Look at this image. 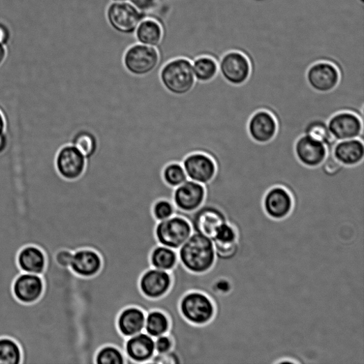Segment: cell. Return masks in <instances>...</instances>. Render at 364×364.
Listing matches in <instances>:
<instances>
[{
  "label": "cell",
  "mask_w": 364,
  "mask_h": 364,
  "mask_svg": "<svg viewBox=\"0 0 364 364\" xmlns=\"http://www.w3.org/2000/svg\"><path fill=\"white\" fill-rule=\"evenodd\" d=\"M177 254L180 263L196 274L208 271L216 260L213 240L195 232L177 250Z\"/></svg>",
  "instance_id": "obj_1"
},
{
  "label": "cell",
  "mask_w": 364,
  "mask_h": 364,
  "mask_svg": "<svg viewBox=\"0 0 364 364\" xmlns=\"http://www.w3.org/2000/svg\"><path fill=\"white\" fill-rule=\"evenodd\" d=\"M160 78L166 90L178 97L188 94L197 82L192 62L185 56L169 60L160 69Z\"/></svg>",
  "instance_id": "obj_2"
},
{
  "label": "cell",
  "mask_w": 364,
  "mask_h": 364,
  "mask_svg": "<svg viewBox=\"0 0 364 364\" xmlns=\"http://www.w3.org/2000/svg\"><path fill=\"white\" fill-rule=\"evenodd\" d=\"M161 56L156 47L138 44L130 47L123 56V64L126 71L135 76L150 74L160 77L158 69Z\"/></svg>",
  "instance_id": "obj_3"
},
{
  "label": "cell",
  "mask_w": 364,
  "mask_h": 364,
  "mask_svg": "<svg viewBox=\"0 0 364 364\" xmlns=\"http://www.w3.org/2000/svg\"><path fill=\"white\" fill-rule=\"evenodd\" d=\"M175 215L185 218L191 224L192 231L214 240L219 229L227 222L224 212L213 205L203 204L191 213L176 210Z\"/></svg>",
  "instance_id": "obj_4"
},
{
  "label": "cell",
  "mask_w": 364,
  "mask_h": 364,
  "mask_svg": "<svg viewBox=\"0 0 364 364\" xmlns=\"http://www.w3.org/2000/svg\"><path fill=\"white\" fill-rule=\"evenodd\" d=\"M179 311L182 316L195 325H204L213 319L215 306L213 301L205 294L192 291L181 298Z\"/></svg>",
  "instance_id": "obj_5"
},
{
  "label": "cell",
  "mask_w": 364,
  "mask_h": 364,
  "mask_svg": "<svg viewBox=\"0 0 364 364\" xmlns=\"http://www.w3.org/2000/svg\"><path fill=\"white\" fill-rule=\"evenodd\" d=\"M192 228L184 217L174 215L159 222L156 228V236L160 245L177 251L190 237Z\"/></svg>",
  "instance_id": "obj_6"
},
{
  "label": "cell",
  "mask_w": 364,
  "mask_h": 364,
  "mask_svg": "<svg viewBox=\"0 0 364 364\" xmlns=\"http://www.w3.org/2000/svg\"><path fill=\"white\" fill-rule=\"evenodd\" d=\"M106 17L115 32L127 35L135 33L144 19L143 13L129 2L110 4L107 9Z\"/></svg>",
  "instance_id": "obj_7"
},
{
  "label": "cell",
  "mask_w": 364,
  "mask_h": 364,
  "mask_svg": "<svg viewBox=\"0 0 364 364\" xmlns=\"http://www.w3.org/2000/svg\"><path fill=\"white\" fill-rule=\"evenodd\" d=\"M329 131L337 141L358 138L364 141V119L349 111L339 112L327 121Z\"/></svg>",
  "instance_id": "obj_8"
},
{
  "label": "cell",
  "mask_w": 364,
  "mask_h": 364,
  "mask_svg": "<svg viewBox=\"0 0 364 364\" xmlns=\"http://www.w3.org/2000/svg\"><path fill=\"white\" fill-rule=\"evenodd\" d=\"M218 65L222 76L233 85L242 84L250 76L251 62L245 53L238 51H229L221 57Z\"/></svg>",
  "instance_id": "obj_9"
},
{
  "label": "cell",
  "mask_w": 364,
  "mask_h": 364,
  "mask_svg": "<svg viewBox=\"0 0 364 364\" xmlns=\"http://www.w3.org/2000/svg\"><path fill=\"white\" fill-rule=\"evenodd\" d=\"M87 160L78 148L72 144L60 147L55 158L58 174L67 181H76L84 173Z\"/></svg>",
  "instance_id": "obj_10"
},
{
  "label": "cell",
  "mask_w": 364,
  "mask_h": 364,
  "mask_svg": "<svg viewBox=\"0 0 364 364\" xmlns=\"http://www.w3.org/2000/svg\"><path fill=\"white\" fill-rule=\"evenodd\" d=\"M306 78L310 86L317 92L327 93L335 89L340 79L338 67L328 60H318L308 69Z\"/></svg>",
  "instance_id": "obj_11"
},
{
  "label": "cell",
  "mask_w": 364,
  "mask_h": 364,
  "mask_svg": "<svg viewBox=\"0 0 364 364\" xmlns=\"http://www.w3.org/2000/svg\"><path fill=\"white\" fill-rule=\"evenodd\" d=\"M205 197L204 185L188 179L174 189L172 201L177 210L191 213L203 205Z\"/></svg>",
  "instance_id": "obj_12"
},
{
  "label": "cell",
  "mask_w": 364,
  "mask_h": 364,
  "mask_svg": "<svg viewBox=\"0 0 364 364\" xmlns=\"http://www.w3.org/2000/svg\"><path fill=\"white\" fill-rule=\"evenodd\" d=\"M182 165L186 171L188 179L206 185L214 179L217 172V165L209 156L196 151L185 157Z\"/></svg>",
  "instance_id": "obj_13"
},
{
  "label": "cell",
  "mask_w": 364,
  "mask_h": 364,
  "mask_svg": "<svg viewBox=\"0 0 364 364\" xmlns=\"http://www.w3.org/2000/svg\"><path fill=\"white\" fill-rule=\"evenodd\" d=\"M295 154L301 165L317 167L325 160L327 148L323 143L304 134L295 142Z\"/></svg>",
  "instance_id": "obj_14"
},
{
  "label": "cell",
  "mask_w": 364,
  "mask_h": 364,
  "mask_svg": "<svg viewBox=\"0 0 364 364\" xmlns=\"http://www.w3.org/2000/svg\"><path fill=\"white\" fill-rule=\"evenodd\" d=\"M171 286L172 277L169 272L154 267L146 270L139 281V288L142 295L154 299L165 296Z\"/></svg>",
  "instance_id": "obj_15"
},
{
  "label": "cell",
  "mask_w": 364,
  "mask_h": 364,
  "mask_svg": "<svg viewBox=\"0 0 364 364\" xmlns=\"http://www.w3.org/2000/svg\"><path fill=\"white\" fill-rule=\"evenodd\" d=\"M126 364L149 363L156 354L155 339L143 331L127 338L125 344Z\"/></svg>",
  "instance_id": "obj_16"
},
{
  "label": "cell",
  "mask_w": 364,
  "mask_h": 364,
  "mask_svg": "<svg viewBox=\"0 0 364 364\" xmlns=\"http://www.w3.org/2000/svg\"><path fill=\"white\" fill-rule=\"evenodd\" d=\"M263 205L269 217L281 220L290 215L293 206V201L287 190L277 186L267 192L263 198Z\"/></svg>",
  "instance_id": "obj_17"
},
{
  "label": "cell",
  "mask_w": 364,
  "mask_h": 364,
  "mask_svg": "<svg viewBox=\"0 0 364 364\" xmlns=\"http://www.w3.org/2000/svg\"><path fill=\"white\" fill-rule=\"evenodd\" d=\"M44 289L41 276L32 273L22 272L15 281L13 293L16 299L24 303L32 304L39 300Z\"/></svg>",
  "instance_id": "obj_18"
},
{
  "label": "cell",
  "mask_w": 364,
  "mask_h": 364,
  "mask_svg": "<svg viewBox=\"0 0 364 364\" xmlns=\"http://www.w3.org/2000/svg\"><path fill=\"white\" fill-rule=\"evenodd\" d=\"M248 130L254 141L258 143H267L274 138L277 133V121L270 113L259 110L251 117Z\"/></svg>",
  "instance_id": "obj_19"
},
{
  "label": "cell",
  "mask_w": 364,
  "mask_h": 364,
  "mask_svg": "<svg viewBox=\"0 0 364 364\" xmlns=\"http://www.w3.org/2000/svg\"><path fill=\"white\" fill-rule=\"evenodd\" d=\"M101 267V258L94 250L83 249L73 253L70 269L79 277H94L98 274Z\"/></svg>",
  "instance_id": "obj_20"
},
{
  "label": "cell",
  "mask_w": 364,
  "mask_h": 364,
  "mask_svg": "<svg viewBox=\"0 0 364 364\" xmlns=\"http://www.w3.org/2000/svg\"><path fill=\"white\" fill-rule=\"evenodd\" d=\"M332 154L342 165H356L364 160V141L358 138L338 141L332 149Z\"/></svg>",
  "instance_id": "obj_21"
},
{
  "label": "cell",
  "mask_w": 364,
  "mask_h": 364,
  "mask_svg": "<svg viewBox=\"0 0 364 364\" xmlns=\"http://www.w3.org/2000/svg\"><path fill=\"white\" fill-rule=\"evenodd\" d=\"M146 314L139 308L131 306L121 311L117 319V327L126 339L144 331Z\"/></svg>",
  "instance_id": "obj_22"
},
{
  "label": "cell",
  "mask_w": 364,
  "mask_h": 364,
  "mask_svg": "<svg viewBox=\"0 0 364 364\" xmlns=\"http://www.w3.org/2000/svg\"><path fill=\"white\" fill-rule=\"evenodd\" d=\"M17 263L23 272L41 276L46 268L47 258L40 248L28 246L19 251Z\"/></svg>",
  "instance_id": "obj_23"
},
{
  "label": "cell",
  "mask_w": 364,
  "mask_h": 364,
  "mask_svg": "<svg viewBox=\"0 0 364 364\" xmlns=\"http://www.w3.org/2000/svg\"><path fill=\"white\" fill-rule=\"evenodd\" d=\"M135 33L140 44L156 48L161 44L164 37L162 25L154 19H143Z\"/></svg>",
  "instance_id": "obj_24"
},
{
  "label": "cell",
  "mask_w": 364,
  "mask_h": 364,
  "mask_svg": "<svg viewBox=\"0 0 364 364\" xmlns=\"http://www.w3.org/2000/svg\"><path fill=\"white\" fill-rule=\"evenodd\" d=\"M69 144L78 148L86 160L92 158L99 149L97 135L93 131L84 129L76 131L72 135Z\"/></svg>",
  "instance_id": "obj_25"
},
{
  "label": "cell",
  "mask_w": 364,
  "mask_h": 364,
  "mask_svg": "<svg viewBox=\"0 0 364 364\" xmlns=\"http://www.w3.org/2000/svg\"><path fill=\"white\" fill-rule=\"evenodd\" d=\"M193 72L198 82L206 83L213 80L219 73L217 60L209 55H200L192 60Z\"/></svg>",
  "instance_id": "obj_26"
},
{
  "label": "cell",
  "mask_w": 364,
  "mask_h": 364,
  "mask_svg": "<svg viewBox=\"0 0 364 364\" xmlns=\"http://www.w3.org/2000/svg\"><path fill=\"white\" fill-rule=\"evenodd\" d=\"M169 327V320L163 312L153 311L146 314L144 331L151 338L155 339L166 335Z\"/></svg>",
  "instance_id": "obj_27"
},
{
  "label": "cell",
  "mask_w": 364,
  "mask_h": 364,
  "mask_svg": "<svg viewBox=\"0 0 364 364\" xmlns=\"http://www.w3.org/2000/svg\"><path fill=\"white\" fill-rule=\"evenodd\" d=\"M179 260L177 251L159 245L150 254L151 267L170 272Z\"/></svg>",
  "instance_id": "obj_28"
},
{
  "label": "cell",
  "mask_w": 364,
  "mask_h": 364,
  "mask_svg": "<svg viewBox=\"0 0 364 364\" xmlns=\"http://www.w3.org/2000/svg\"><path fill=\"white\" fill-rule=\"evenodd\" d=\"M305 135L323 143L327 149H333L338 142L331 135L326 121L322 119L312 120L305 129Z\"/></svg>",
  "instance_id": "obj_29"
},
{
  "label": "cell",
  "mask_w": 364,
  "mask_h": 364,
  "mask_svg": "<svg viewBox=\"0 0 364 364\" xmlns=\"http://www.w3.org/2000/svg\"><path fill=\"white\" fill-rule=\"evenodd\" d=\"M162 176L165 183L172 189L179 187L189 179L183 165L176 162L166 165L163 168Z\"/></svg>",
  "instance_id": "obj_30"
},
{
  "label": "cell",
  "mask_w": 364,
  "mask_h": 364,
  "mask_svg": "<svg viewBox=\"0 0 364 364\" xmlns=\"http://www.w3.org/2000/svg\"><path fill=\"white\" fill-rule=\"evenodd\" d=\"M22 349L17 342L8 338H0V364H21Z\"/></svg>",
  "instance_id": "obj_31"
},
{
  "label": "cell",
  "mask_w": 364,
  "mask_h": 364,
  "mask_svg": "<svg viewBox=\"0 0 364 364\" xmlns=\"http://www.w3.org/2000/svg\"><path fill=\"white\" fill-rule=\"evenodd\" d=\"M95 364H126V357L116 347L106 345L97 353Z\"/></svg>",
  "instance_id": "obj_32"
},
{
  "label": "cell",
  "mask_w": 364,
  "mask_h": 364,
  "mask_svg": "<svg viewBox=\"0 0 364 364\" xmlns=\"http://www.w3.org/2000/svg\"><path fill=\"white\" fill-rule=\"evenodd\" d=\"M176 207L172 201L167 199H161L156 201L151 212L158 222L165 221L175 215Z\"/></svg>",
  "instance_id": "obj_33"
},
{
  "label": "cell",
  "mask_w": 364,
  "mask_h": 364,
  "mask_svg": "<svg viewBox=\"0 0 364 364\" xmlns=\"http://www.w3.org/2000/svg\"><path fill=\"white\" fill-rule=\"evenodd\" d=\"M213 242H221V244L238 242L237 232L231 225L225 223L219 229Z\"/></svg>",
  "instance_id": "obj_34"
},
{
  "label": "cell",
  "mask_w": 364,
  "mask_h": 364,
  "mask_svg": "<svg viewBox=\"0 0 364 364\" xmlns=\"http://www.w3.org/2000/svg\"><path fill=\"white\" fill-rule=\"evenodd\" d=\"M156 354L163 355L172 351L173 341L172 338L166 335L155 338Z\"/></svg>",
  "instance_id": "obj_35"
},
{
  "label": "cell",
  "mask_w": 364,
  "mask_h": 364,
  "mask_svg": "<svg viewBox=\"0 0 364 364\" xmlns=\"http://www.w3.org/2000/svg\"><path fill=\"white\" fill-rule=\"evenodd\" d=\"M73 252L67 250L58 251L55 257V260L59 268L64 270H70V265Z\"/></svg>",
  "instance_id": "obj_36"
},
{
  "label": "cell",
  "mask_w": 364,
  "mask_h": 364,
  "mask_svg": "<svg viewBox=\"0 0 364 364\" xmlns=\"http://www.w3.org/2000/svg\"><path fill=\"white\" fill-rule=\"evenodd\" d=\"M131 3L144 14L156 9L159 0H131Z\"/></svg>",
  "instance_id": "obj_37"
},
{
  "label": "cell",
  "mask_w": 364,
  "mask_h": 364,
  "mask_svg": "<svg viewBox=\"0 0 364 364\" xmlns=\"http://www.w3.org/2000/svg\"><path fill=\"white\" fill-rule=\"evenodd\" d=\"M11 39L10 29L5 23L0 22V45L6 46Z\"/></svg>",
  "instance_id": "obj_38"
},
{
  "label": "cell",
  "mask_w": 364,
  "mask_h": 364,
  "mask_svg": "<svg viewBox=\"0 0 364 364\" xmlns=\"http://www.w3.org/2000/svg\"><path fill=\"white\" fill-rule=\"evenodd\" d=\"M9 137L6 132L0 135V155L5 153L9 146Z\"/></svg>",
  "instance_id": "obj_39"
},
{
  "label": "cell",
  "mask_w": 364,
  "mask_h": 364,
  "mask_svg": "<svg viewBox=\"0 0 364 364\" xmlns=\"http://www.w3.org/2000/svg\"><path fill=\"white\" fill-rule=\"evenodd\" d=\"M7 57V50L5 46L0 45V68L3 65Z\"/></svg>",
  "instance_id": "obj_40"
},
{
  "label": "cell",
  "mask_w": 364,
  "mask_h": 364,
  "mask_svg": "<svg viewBox=\"0 0 364 364\" xmlns=\"http://www.w3.org/2000/svg\"><path fill=\"white\" fill-rule=\"evenodd\" d=\"M6 129V119L3 113L0 110V135L4 133Z\"/></svg>",
  "instance_id": "obj_41"
},
{
  "label": "cell",
  "mask_w": 364,
  "mask_h": 364,
  "mask_svg": "<svg viewBox=\"0 0 364 364\" xmlns=\"http://www.w3.org/2000/svg\"><path fill=\"white\" fill-rule=\"evenodd\" d=\"M113 3H128L131 2V0H112Z\"/></svg>",
  "instance_id": "obj_42"
},
{
  "label": "cell",
  "mask_w": 364,
  "mask_h": 364,
  "mask_svg": "<svg viewBox=\"0 0 364 364\" xmlns=\"http://www.w3.org/2000/svg\"><path fill=\"white\" fill-rule=\"evenodd\" d=\"M255 1H257V2H264V1H267V0H255Z\"/></svg>",
  "instance_id": "obj_43"
},
{
  "label": "cell",
  "mask_w": 364,
  "mask_h": 364,
  "mask_svg": "<svg viewBox=\"0 0 364 364\" xmlns=\"http://www.w3.org/2000/svg\"><path fill=\"white\" fill-rule=\"evenodd\" d=\"M359 1H360L361 3H364V0H359Z\"/></svg>",
  "instance_id": "obj_44"
},
{
  "label": "cell",
  "mask_w": 364,
  "mask_h": 364,
  "mask_svg": "<svg viewBox=\"0 0 364 364\" xmlns=\"http://www.w3.org/2000/svg\"><path fill=\"white\" fill-rule=\"evenodd\" d=\"M170 1H174V0H170Z\"/></svg>",
  "instance_id": "obj_45"
}]
</instances>
